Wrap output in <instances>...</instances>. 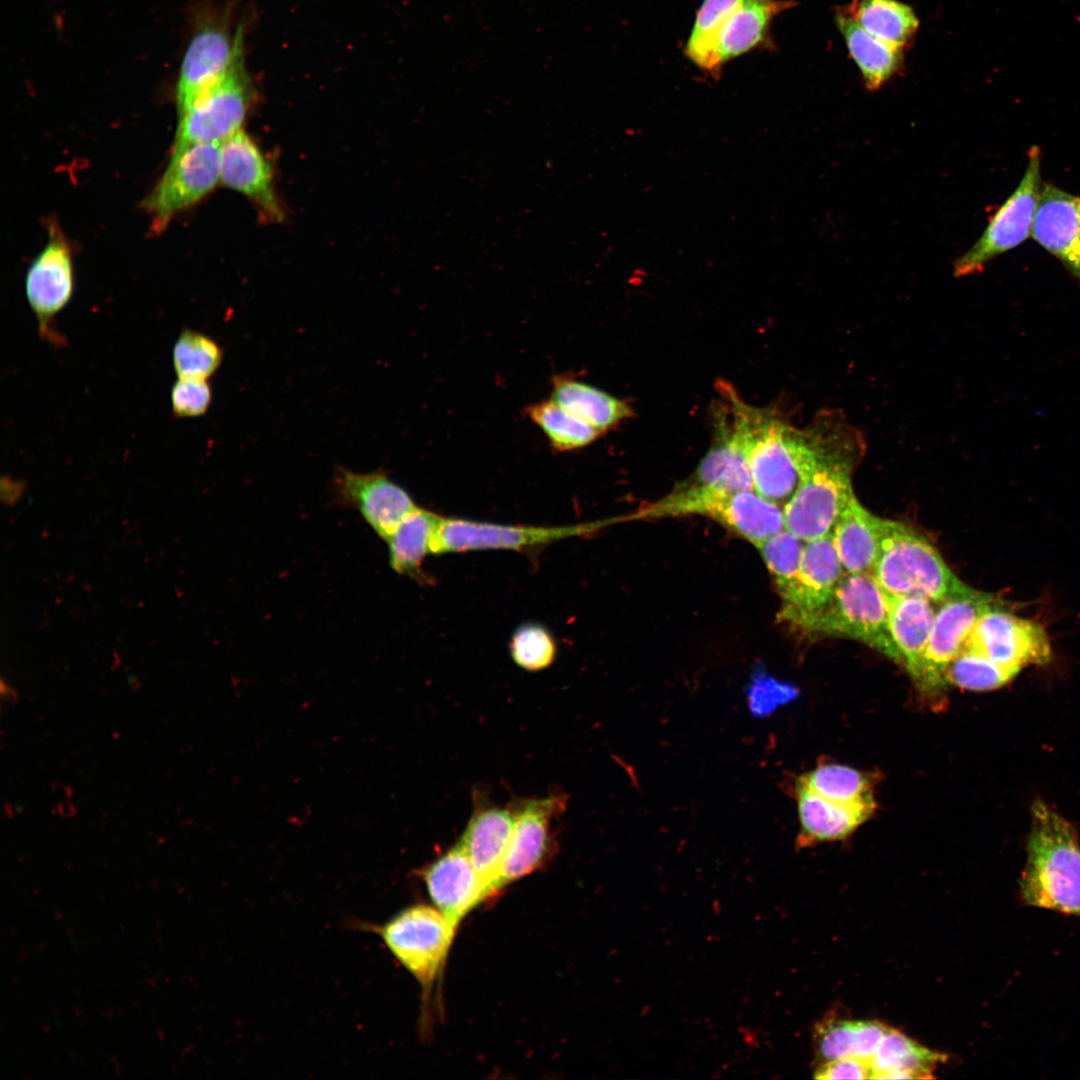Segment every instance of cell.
Here are the masks:
<instances>
[{
  "label": "cell",
  "instance_id": "1",
  "mask_svg": "<svg viewBox=\"0 0 1080 1080\" xmlns=\"http://www.w3.org/2000/svg\"><path fill=\"white\" fill-rule=\"evenodd\" d=\"M805 432L808 450L802 481L783 513L785 529L810 542L831 534L855 496L851 472L864 444L859 432L834 412H823Z\"/></svg>",
  "mask_w": 1080,
  "mask_h": 1080
},
{
  "label": "cell",
  "instance_id": "2",
  "mask_svg": "<svg viewBox=\"0 0 1080 1080\" xmlns=\"http://www.w3.org/2000/svg\"><path fill=\"white\" fill-rule=\"evenodd\" d=\"M720 391L747 460L754 491L783 508L798 490L807 458L805 430L785 423L766 409L745 403L727 383Z\"/></svg>",
  "mask_w": 1080,
  "mask_h": 1080
},
{
  "label": "cell",
  "instance_id": "3",
  "mask_svg": "<svg viewBox=\"0 0 1080 1080\" xmlns=\"http://www.w3.org/2000/svg\"><path fill=\"white\" fill-rule=\"evenodd\" d=\"M1031 811L1021 898L1029 906L1080 917V845L1076 830L1042 801H1035Z\"/></svg>",
  "mask_w": 1080,
  "mask_h": 1080
},
{
  "label": "cell",
  "instance_id": "4",
  "mask_svg": "<svg viewBox=\"0 0 1080 1080\" xmlns=\"http://www.w3.org/2000/svg\"><path fill=\"white\" fill-rule=\"evenodd\" d=\"M871 573L886 594L918 595L932 603L974 591L958 579L926 538L887 519Z\"/></svg>",
  "mask_w": 1080,
  "mask_h": 1080
},
{
  "label": "cell",
  "instance_id": "5",
  "mask_svg": "<svg viewBox=\"0 0 1080 1080\" xmlns=\"http://www.w3.org/2000/svg\"><path fill=\"white\" fill-rule=\"evenodd\" d=\"M801 631L852 638L902 663L889 630L887 595L871 572L846 573L828 603Z\"/></svg>",
  "mask_w": 1080,
  "mask_h": 1080
},
{
  "label": "cell",
  "instance_id": "6",
  "mask_svg": "<svg viewBox=\"0 0 1080 1080\" xmlns=\"http://www.w3.org/2000/svg\"><path fill=\"white\" fill-rule=\"evenodd\" d=\"M428 993L446 961L456 929L435 907L409 906L383 925H367Z\"/></svg>",
  "mask_w": 1080,
  "mask_h": 1080
},
{
  "label": "cell",
  "instance_id": "7",
  "mask_svg": "<svg viewBox=\"0 0 1080 1080\" xmlns=\"http://www.w3.org/2000/svg\"><path fill=\"white\" fill-rule=\"evenodd\" d=\"M646 517L700 514L718 521L757 548L785 530L783 508L754 490L734 493L671 492L644 508Z\"/></svg>",
  "mask_w": 1080,
  "mask_h": 1080
},
{
  "label": "cell",
  "instance_id": "8",
  "mask_svg": "<svg viewBox=\"0 0 1080 1080\" xmlns=\"http://www.w3.org/2000/svg\"><path fill=\"white\" fill-rule=\"evenodd\" d=\"M1040 167L1041 151L1034 145L1028 152V165L1016 190L996 211L974 245L955 260L956 277L981 272L990 260L1017 247L1031 235L1042 188Z\"/></svg>",
  "mask_w": 1080,
  "mask_h": 1080
},
{
  "label": "cell",
  "instance_id": "9",
  "mask_svg": "<svg viewBox=\"0 0 1080 1080\" xmlns=\"http://www.w3.org/2000/svg\"><path fill=\"white\" fill-rule=\"evenodd\" d=\"M221 143L197 142L173 149L169 164L143 201L156 232L183 209L195 204L220 181Z\"/></svg>",
  "mask_w": 1080,
  "mask_h": 1080
},
{
  "label": "cell",
  "instance_id": "10",
  "mask_svg": "<svg viewBox=\"0 0 1080 1080\" xmlns=\"http://www.w3.org/2000/svg\"><path fill=\"white\" fill-rule=\"evenodd\" d=\"M251 98L250 81L242 66L177 109L173 149L197 142H223L240 130Z\"/></svg>",
  "mask_w": 1080,
  "mask_h": 1080
},
{
  "label": "cell",
  "instance_id": "11",
  "mask_svg": "<svg viewBox=\"0 0 1080 1080\" xmlns=\"http://www.w3.org/2000/svg\"><path fill=\"white\" fill-rule=\"evenodd\" d=\"M609 523L610 520L548 527L442 517L432 542V554L492 549L521 551L588 534Z\"/></svg>",
  "mask_w": 1080,
  "mask_h": 1080
},
{
  "label": "cell",
  "instance_id": "12",
  "mask_svg": "<svg viewBox=\"0 0 1080 1080\" xmlns=\"http://www.w3.org/2000/svg\"><path fill=\"white\" fill-rule=\"evenodd\" d=\"M243 30L221 18L200 20L189 41L176 85L177 109L243 64Z\"/></svg>",
  "mask_w": 1080,
  "mask_h": 1080
},
{
  "label": "cell",
  "instance_id": "13",
  "mask_svg": "<svg viewBox=\"0 0 1080 1080\" xmlns=\"http://www.w3.org/2000/svg\"><path fill=\"white\" fill-rule=\"evenodd\" d=\"M1000 667L1019 673L1026 665L1046 664L1051 646L1041 624L995 608L982 614L964 645Z\"/></svg>",
  "mask_w": 1080,
  "mask_h": 1080
},
{
  "label": "cell",
  "instance_id": "14",
  "mask_svg": "<svg viewBox=\"0 0 1080 1080\" xmlns=\"http://www.w3.org/2000/svg\"><path fill=\"white\" fill-rule=\"evenodd\" d=\"M1002 604L992 594L977 590L941 603L915 681L922 690L935 691L945 685V672L963 650L976 621Z\"/></svg>",
  "mask_w": 1080,
  "mask_h": 1080
},
{
  "label": "cell",
  "instance_id": "15",
  "mask_svg": "<svg viewBox=\"0 0 1080 1080\" xmlns=\"http://www.w3.org/2000/svg\"><path fill=\"white\" fill-rule=\"evenodd\" d=\"M845 574L831 534L805 542L798 576L780 596L779 618L802 630L828 603Z\"/></svg>",
  "mask_w": 1080,
  "mask_h": 1080
},
{
  "label": "cell",
  "instance_id": "16",
  "mask_svg": "<svg viewBox=\"0 0 1080 1080\" xmlns=\"http://www.w3.org/2000/svg\"><path fill=\"white\" fill-rule=\"evenodd\" d=\"M73 291L71 250L62 233L52 225L47 244L32 261L25 277L26 298L37 319L40 336L49 341L57 339L51 323L70 302Z\"/></svg>",
  "mask_w": 1080,
  "mask_h": 1080
},
{
  "label": "cell",
  "instance_id": "17",
  "mask_svg": "<svg viewBox=\"0 0 1080 1080\" xmlns=\"http://www.w3.org/2000/svg\"><path fill=\"white\" fill-rule=\"evenodd\" d=\"M334 482L342 502L356 508L384 541L419 508L411 495L382 471L358 473L341 468Z\"/></svg>",
  "mask_w": 1080,
  "mask_h": 1080
},
{
  "label": "cell",
  "instance_id": "18",
  "mask_svg": "<svg viewBox=\"0 0 1080 1080\" xmlns=\"http://www.w3.org/2000/svg\"><path fill=\"white\" fill-rule=\"evenodd\" d=\"M566 807L562 795L528 800L516 809L515 826L500 865L496 890L536 870L552 847V821Z\"/></svg>",
  "mask_w": 1080,
  "mask_h": 1080
},
{
  "label": "cell",
  "instance_id": "19",
  "mask_svg": "<svg viewBox=\"0 0 1080 1080\" xmlns=\"http://www.w3.org/2000/svg\"><path fill=\"white\" fill-rule=\"evenodd\" d=\"M1031 236L1080 284V197L1044 183Z\"/></svg>",
  "mask_w": 1080,
  "mask_h": 1080
},
{
  "label": "cell",
  "instance_id": "20",
  "mask_svg": "<svg viewBox=\"0 0 1080 1080\" xmlns=\"http://www.w3.org/2000/svg\"><path fill=\"white\" fill-rule=\"evenodd\" d=\"M422 875L431 900L454 929L487 897L479 874L459 843L427 866Z\"/></svg>",
  "mask_w": 1080,
  "mask_h": 1080
},
{
  "label": "cell",
  "instance_id": "21",
  "mask_svg": "<svg viewBox=\"0 0 1080 1080\" xmlns=\"http://www.w3.org/2000/svg\"><path fill=\"white\" fill-rule=\"evenodd\" d=\"M220 181L253 200L266 215L281 218L270 162L241 130L221 142Z\"/></svg>",
  "mask_w": 1080,
  "mask_h": 1080
},
{
  "label": "cell",
  "instance_id": "22",
  "mask_svg": "<svg viewBox=\"0 0 1080 1080\" xmlns=\"http://www.w3.org/2000/svg\"><path fill=\"white\" fill-rule=\"evenodd\" d=\"M719 419L712 447L695 472L674 490L684 493H734L754 490L745 455L731 420Z\"/></svg>",
  "mask_w": 1080,
  "mask_h": 1080
},
{
  "label": "cell",
  "instance_id": "23",
  "mask_svg": "<svg viewBox=\"0 0 1080 1080\" xmlns=\"http://www.w3.org/2000/svg\"><path fill=\"white\" fill-rule=\"evenodd\" d=\"M800 821L798 847L842 840L852 834L873 813L875 801L845 804L826 799L802 783H796Z\"/></svg>",
  "mask_w": 1080,
  "mask_h": 1080
},
{
  "label": "cell",
  "instance_id": "24",
  "mask_svg": "<svg viewBox=\"0 0 1080 1080\" xmlns=\"http://www.w3.org/2000/svg\"><path fill=\"white\" fill-rule=\"evenodd\" d=\"M515 820L512 809L477 808L458 842L479 874L487 897L497 892L496 881Z\"/></svg>",
  "mask_w": 1080,
  "mask_h": 1080
},
{
  "label": "cell",
  "instance_id": "25",
  "mask_svg": "<svg viewBox=\"0 0 1080 1080\" xmlns=\"http://www.w3.org/2000/svg\"><path fill=\"white\" fill-rule=\"evenodd\" d=\"M793 6L791 0H742L718 39L716 61L720 71L725 63L745 53L773 48L772 21Z\"/></svg>",
  "mask_w": 1080,
  "mask_h": 1080
},
{
  "label": "cell",
  "instance_id": "26",
  "mask_svg": "<svg viewBox=\"0 0 1080 1080\" xmlns=\"http://www.w3.org/2000/svg\"><path fill=\"white\" fill-rule=\"evenodd\" d=\"M884 519L864 508L854 496L838 517L831 537L846 573L871 572L877 560Z\"/></svg>",
  "mask_w": 1080,
  "mask_h": 1080
},
{
  "label": "cell",
  "instance_id": "27",
  "mask_svg": "<svg viewBox=\"0 0 1080 1080\" xmlns=\"http://www.w3.org/2000/svg\"><path fill=\"white\" fill-rule=\"evenodd\" d=\"M835 23L869 91L880 89L901 70L904 49L867 32L857 22L849 6L837 9Z\"/></svg>",
  "mask_w": 1080,
  "mask_h": 1080
},
{
  "label": "cell",
  "instance_id": "28",
  "mask_svg": "<svg viewBox=\"0 0 1080 1080\" xmlns=\"http://www.w3.org/2000/svg\"><path fill=\"white\" fill-rule=\"evenodd\" d=\"M886 595L892 640L916 681L935 618L932 602L918 595Z\"/></svg>",
  "mask_w": 1080,
  "mask_h": 1080
},
{
  "label": "cell",
  "instance_id": "29",
  "mask_svg": "<svg viewBox=\"0 0 1080 1080\" xmlns=\"http://www.w3.org/2000/svg\"><path fill=\"white\" fill-rule=\"evenodd\" d=\"M551 399L600 433L631 415L624 401L566 375L552 378Z\"/></svg>",
  "mask_w": 1080,
  "mask_h": 1080
},
{
  "label": "cell",
  "instance_id": "30",
  "mask_svg": "<svg viewBox=\"0 0 1080 1080\" xmlns=\"http://www.w3.org/2000/svg\"><path fill=\"white\" fill-rule=\"evenodd\" d=\"M887 1030L874 1020L832 1017L816 1026V1052L823 1062L848 1057L870 1061Z\"/></svg>",
  "mask_w": 1080,
  "mask_h": 1080
},
{
  "label": "cell",
  "instance_id": "31",
  "mask_svg": "<svg viewBox=\"0 0 1080 1080\" xmlns=\"http://www.w3.org/2000/svg\"><path fill=\"white\" fill-rule=\"evenodd\" d=\"M942 1060V1054L888 1028L869 1062L872 1079H928Z\"/></svg>",
  "mask_w": 1080,
  "mask_h": 1080
},
{
  "label": "cell",
  "instance_id": "32",
  "mask_svg": "<svg viewBox=\"0 0 1080 1080\" xmlns=\"http://www.w3.org/2000/svg\"><path fill=\"white\" fill-rule=\"evenodd\" d=\"M442 516L419 507L385 541L391 568L400 575L422 578V564L432 554V542Z\"/></svg>",
  "mask_w": 1080,
  "mask_h": 1080
},
{
  "label": "cell",
  "instance_id": "33",
  "mask_svg": "<svg viewBox=\"0 0 1080 1080\" xmlns=\"http://www.w3.org/2000/svg\"><path fill=\"white\" fill-rule=\"evenodd\" d=\"M849 8L867 32L902 49L911 43L919 27L914 10L897 0H860Z\"/></svg>",
  "mask_w": 1080,
  "mask_h": 1080
},
{
  "label": "cell",
  "instance_id": "34",
  "mask_svg": "<svg viewBox=\"0 0 1080 1080\" xmlns=\"http://www.w3.org/2000/svg\"><path fill=\"white\" fill-rule=\"evenodd\" d=\"M741 2L742 0H704L686 41V57L714 79H718L721 73L716 61L721 30Z\"/></svg>",
  "mask_w": 1080,
  "mask_h": 1080
},
{
  "label": "cell",
  "instance_id": "35",
  "mask_svg": "<svg viewBox=\"0 0 1080 1080\" xmlns=\"http://www.w3.org/2000/svg\"><path fill=\"white\" fill-rule=\"evenodd\" d=\"M526 414L545 434L552 448L568 452L592 443L600 434L551 398L530 404Z\"/></svg>",
  "mask_w": 1080,
  "mask_h": 1080
},
{
  "label": "cell",
  "instance_id": "36",
  "mask_svg": "<svg viewBox=\"0 0 1080 1080\" xmlns=\"http://www.w3.org/2000/svg\"><path fill=\"white\" fill-rule=\"evenodd\" d=\"M797 781L816 794L839 803L874 800L872 777L845 765L823 764L800 776Z\"/></svg>",
  "mask_w": 1080,
  "mask_h": 1080
},
{
  "label": "cell",
  "instance_id": "37",
  "mask_svg": "<svg viewBox=\"0 0 1080 1080\" xmlns=\"http://www.w3.org/2000/svg\"><path fill=\"white\" fill-rule=\"evenodd\" d=\"M223 359L221 347L209 336L183 329L172 350L176 375L181 379L208 380Z\"/></svg>",
  "mask_w": 1080,
  "mask_h": 1080
},
{
  "label": "cell",
  "instance_id": "38",
  "mask_svg": "<svg viewBox=\"0 0 1080 1080\" xmlns=\"http://www.w3.org/2000/svg\"><path fill=\"white\" fill-rule=\"evenodd\" d=\"M1017 674L975 652L963 649L948 666L945 684L973 691H988L1002 687Z\"/></svg>",
  "mask_w": 1080,
  "mask_h": 1080
},
{
  "label": "cell",
  "instance_id": "39",
  "mask_svg": "<svg viewBox=\"0 0 1080 1080\" xmlns=\"http://www.w3.org/2000/svg\"><path fill=\"white\" fill-rule=\"evenodd\" d=\"M804 545L803 540L785 529L757 548L780 596L798 576Z\"/></svg>",
  "mask_w": 1080,
  "mask_h": 1080
},
{
  "label": "cell",
  "instance_id": "40",
  "mask_svg": "<svg viewBox=\"0 0 1080 1080\" xmlns=\"http://www.w3.org/2000/svg\"><path fill=\"white\" fill-rule=\"evenodd\" d=\"M510 653L513 661L528 671H539L550 666L557 652L551 632L538 623L520 625L512 634Z\"/></svg>",
  "mask_w": 1080,
  "mask_h": 1080
},
{
  "label": "cell",
  "instance_id": "41",
  "mask_svg": "<svg viewBox=\"0 0 1080 1080\" xmlns=\"http://www.w3.org/2000/svg\"><path fill=\"white\" fill-rule=\"evenodd\" d=\"M797 694L793 686L758 674L747 691L748 707L753 716L762 718L793 700Z\"/></svg>",
  "mask_w": 1080,
  "mask_h": 1080
},
{
  "label": "cell",
  "instance_id": "42",
  "mask_svg": "<svg viewBox=\"0 0 1080 1080\" xmlns=\"http://www.w3.org/2000/svg\"><path fill=\"white\" fill-rule=\"evenodd\" d=\"M170 401L176 417H198L209 409L212 389L207 380L178 378L172 386Z\"/></svg>",
  "mask_w": 1080,
  "mask_h": 1080
},
{
  "label": "cell",
  "instance_id": "43",
  "mask_svg": "<svg viewBox=\"0 0 1080 1080\" xmlns=\"http://www.w3.org/2000/svg\"><path fill=\"white\" fill-rule=\"evenodd\" d=\"M815 1078L836 1079H872L873 1071L868 1060L848 1057L823 1062L815 1070Z\"/></svg>",
  "mask_w": 1080,
  "mask_h": 1080
},
{
  "label": "cell",
  "instance_id": "44",
  "mask_svg": "<svg viewBox=\"0 0 1080 1080\" xmlns=\"http://www.w3.org/2000/svg\"><path fill=\"white\" fill-rule=\"evenodd\" d=\"M24 484L21 481H12L9 478H4L1 481V501L5 506L12 507L16 505L22 497L24 492Z\"/></svg>",
  "mask_w": 1080,
  "mask_h": 1080
}]
</instances>
